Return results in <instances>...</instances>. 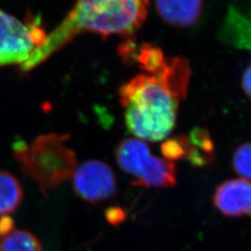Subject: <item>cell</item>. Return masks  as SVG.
Masks as SVG:
<instances>
[{
	"label": "cell",
	"instance_id": "obj_1",
	"mask_svg": "<svg viewBox=\"0 0 251 251\" xmlns=\"http://www.w3.org/2000/svg\"><path fill=\"white\" fill-rule=\"evenodd\" d=\"M149 0H77L63 22L21 66L28 72L45 62L75 36L90 32L101 36H130L144 24Z\"/></svg>",
	"mask_w": 251,
	"mask_h": 251
},
{
	"label": "cell",
	"instance_id": "obj_2",
	"mask_svg": "<svg viewBox=\"0 0 251 251\" xmlns=\"http://www.w3.org/2000/svg\"><path fill=\"white\" fill-rule=\"evenodd\" d=\"M128 130L145 142H158L173 130L179 100L156 75H140L119 89Z\"/></svg>",
	"mask_w": 251,
	"mask_h": 251
},
{
	"label": "cell",
	"instance_id": "obj_3",
	"mask_svg": "<svg viewBox=\"0 0 251 251\" xmlns=\"http://www.w3.org/2000/svg\"><path fill=\"white\" fill-rule=\"evenodd\" d=\"M67 135H42L27 144L23 140L13 144L14 157L23 173L33 179L43 194L73 176L75 154L66 146Z\"/></svg>",
	"mask_w": 251,
	"mask_h": 251
},
{
	"label": "cell",
	"instance_id": "obj_4",
	"mask_svg": "<svg viewBox=\"0 0 251 251\" xmlns=\"http://www.w3.org/2000/svg\"><path fill=\"white\" fill-rule=\"evenodd\" d=\"M116 155L119 167L134 178V185L164 188L177 182L174 163L152 155L144 141L124 140L118 145Z\"/></svg>",
	"mask_w": 251,
	"mask_h": 251
},
{
	"label": "cell",
	"instance_id": "obj_5",
	"mask_svg": "<svg viewBox=\"0 0 251 251\" xmlns=\"http://www.w3.org/2000/svg\"><path fill=\"white\" fill-rule=\"evenodd\" d=\"M46 37L44 29L36 19L22 23L0 10V66H22L44 43Z\"/></svg>",
	"mask_w": 251,
	"mask_h": 251
},
{
	"label": "cell",
	"instance_id": "obj_6",
	"mask_svg": "<svg viewBox=\"0 0 251 251\" xmlns=\"http://www.w3.org/2000/svg\"><path fill=\"white\" fill-rule=\"evenodd\" d=\"M73 182L79 198L97 203L112 198L117 191V180L112 169L104 162L88 160L73 173Z\"/></svg>",
	"mask_w": 251,
	"mask_h": 251
},
{
	"label": "cell",
	"instance_id": "obj_7",
	"mask_svg": "<svg viewBox=\"0 0 251 251\" xmlns=\"http://www.w3.org/2000/svg\"><path fill=\"white\" fill-rule=\"evenodd\" d=\"M214 204L228 217L250 215L251 208V186L250 180L233 179L226 180L216 189Z\"/></svg>",
	"mask_w": 251,
	"mask_h": 251
},
{
	"label": "cell",
	"instance_id": "obj_8",
	"mask_svg": "<svg viewBox=\"0 0 251 251\" xmlns=\"http://www.w3.org/2000/svg\"><path fill=\"white\" fill-rule=\"evenodd\" d=\"M159 15L175 26L194 25L202 11V0H155Z\"/></svg>",
	"mask_w": 251,
	"mask_h": 251
},
{
	"label": "cell",
	"instance_id": "obj_9",
	"mask_svg": "<svg viewBox=\"0 0 251 251\" xmlns=\"http://www.w3.org/2000/svg\"><path fill=\"white\" fill-rule=\"evenodd\" d=\"M222 39L239 49L251 48V23L240 10L231 7L222 28Z\"/></svg>",
	"mask_w": 251,
	"mask_h": 251
},
{
	"label": "cell",
	"instance_id": "obj_10",
	"mask_svg": "<svg viewBox=\"0 0 251 251\" xmlns=\"http://www.w3.org/2000/svg\"><path fill=\"white\" fill-rule=\"evenodd\" d=\"M23 198V188L18 179L7 171H0V216L13 212Z\"/></svg>",
	"mask_w": 251,
	"mask_h": 251
},
{
	"label": "cell",
	"instance_id": "obj_11",
	"mask_svg": "<svg viewBox=\"0 0 251 251\" xmlns=\"http://www.w3.org/2000/svg\"><path fill=\"white\" fill-rule=\"evenodd\" d=\"M0 251H42V247L33 233L14 229L1 236Z\"/></svg>",
	"mask_w": 251,
	"mask_h": 251
},
{
	"label": "cell",
	"instance_id": "obj_12",
	"mask_svg": "<svg viewBox=\"0 0 251 251\" xmlns=\"http://www.w3.org/2000/svg\"><path fill=\"white\" fill-rule=\"evenodd\" d=\"M251 144L246 143L238 146L233 153V166L235 172L242 179H251Z\"/></svg>",
	"mask_w": 251,
	"mask_h": 251
},
{
	"label": "cell",
	"instance_id": "obj_13",
	"mask_svg": "<svg viewBox=\"0 0 251 251\" xmlns=\"http://www.w3.org/2000/svg\"><path fill=\"white\" fill-rule=\"evenodd\" d=\"M162 152L170 161L179 160L187 156L189 150L188 138L179 137L166 141L161 147Z\"/></svg>",
	"mask_w": 251,
	"mask_h": 251
},
{
	"label": "cell",
	"instance_id": "obj_14",
	"mask_svg": "<svg viewBox=\"0 0 251 251\" xmlns=\"http://www.w3.org/2000/svg\"><path fill=\"white\" fill-rule=\"evenodd\" d=\"M14 230V222L9 216H1L0 219V236H4Z\"/></svg>",
	"mask_w": 251,
	"mask_h": 251
},
{
	"label": "cell",
	"instance_id": "obj_15",
	"mask_svg": "<svg viewBox=\"0 0 251 251\" xmlns=\"http://www.w3.org/2000/svg\"><path fill=\"white\" fill-rule=\"evenodd\" d=\"M108 222L112 225H117L121 223L124 220L123 211L119 210L118 208L116 209H110L107 213Z\"/></svg>",
	"mask_w": 251,
	"mask_h": 251
},
{
	"label": "cell",
	"instance_id": "obj_16",
	"mask_svg": "<svg viewBox=\"0 0 251 251\" xmlns=\"http://www.w3.org/2000/svg\"><path fill=\"white\" fill-rule=\"evenodd\" d=\"M243 89L247 96H251V66H248L246 71L244 72L242 78Z\"/></svg>",
	"mask_w": 251,
	"mask_h": 251
}]
</instances>
